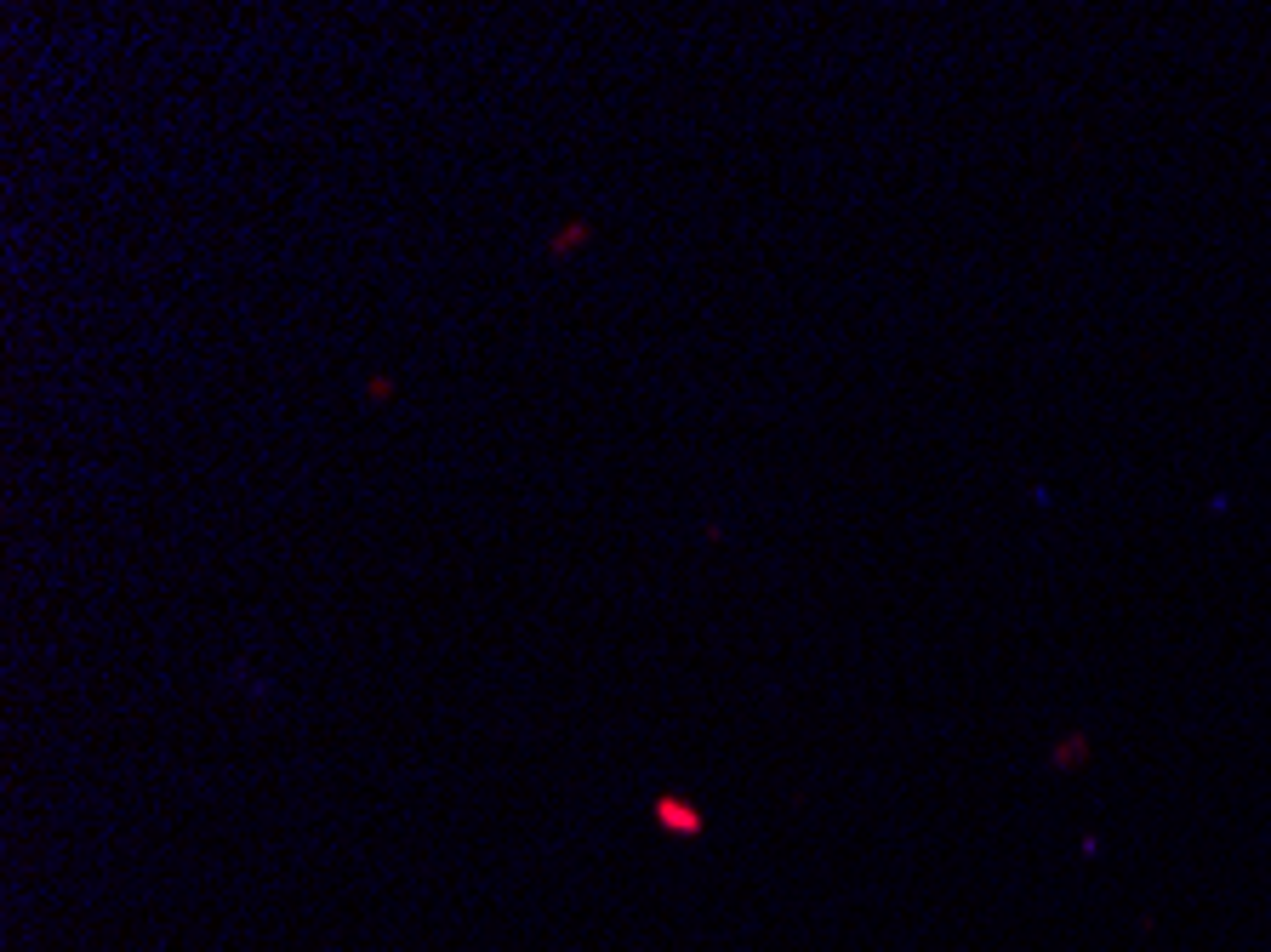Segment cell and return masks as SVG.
Instances as JSON below:
<instances>
[{
  "instance_id": "cell-1",
  "label": "cell",
  "mask_w": 1271,
  "mask_h": 952,
  "mask_svg": "<svg viewBox=\"0 0 1271 952\" xmlns=\"http://www.w3.org/2000/svg\"><path fill=\"white\" fill-rule=\"evenodd\" d=\"M656 815L667 821V827H679V833H696L702 821H696V809H684V805H673V799H661L656 805Z\"/></svg>"
}]
</instances>
